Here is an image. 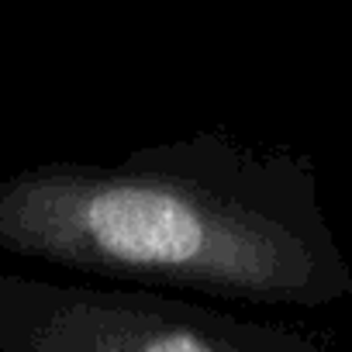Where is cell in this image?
Segmentation results:
<instances>
[{"mask_svg":"<svg viewBox=\"0 0 352 352\" xmlns=\"http://www.w3.org/2000/svg\"><path fill=\"white\" fill-rule=\"evenodd\" d=\"M0 249L94 276L239 304L328 307L352 294L314 169L221 135L121 162H49L0 180Z\"/></svg>","mask_w":352,"mask_h":352,"instance_id":"6da1fadb","label":"cell"},{"mask_svg":"<svg viewBox=\"0 0 352 352\" xmlns=\"http://www.w3.org/2000/svg\"><path fill=\"white\" fill-rule=\"evenodd\" d=\"M4 352H318L307 338L152 290L32 287L0 294Z\"/></svg>","mask_w":352,"mask_h":352,"instance_id":"7a4b0ae2","label":"cell"}]
</instances>
